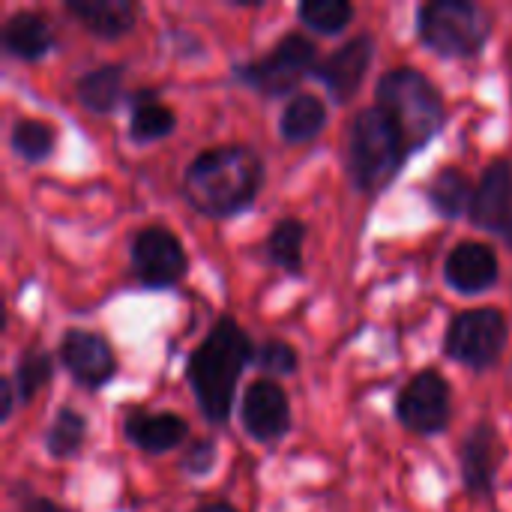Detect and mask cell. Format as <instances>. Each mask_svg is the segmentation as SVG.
<instances>
[{
	"label": "cell",
	"mask_w": 512,
	"mask_h": 512,
	"mask_svg": "<svg viewBox=\"0 0 512 512\" xmlns=\"http://www.w3.org/2000/svg\"><path fill=\"white\" fill-rule=\"evenodd\" d=\"M252 363H255V345L231 315H219L210 324L207 336L189 351L186 381L198 402L201 417L210 426H225L231 420L240 378Z\"/></svg>",
	"instance_id": "6da1fadb"
},
{
	"label": "cell",
	"mask_w": 512,
	"mask_h": 512,
	"mask_svg": "<svg viewBox=\"0 0 512 512\" xmlns=\"http://www.w3.org/2000/svg\"><path fill=\"white\" fill-rule=\"evenodd\" d=\"M264 159L249 144L201 150L183 174L186 204L207 219H231L249 210L264 186Z\"/></svg>",
	"instance_id": "7a4b0ae2"
},
{
	"label": "cell",
	"mask_w": 512,
	"mask_h": 512,
	"mask_svg": "<svg viewBox=\"0 0 512 512\" xmlns=\"http://www.w3.org/2000/svg\"><path fill=\"white\" fill-rule=\"evenodd\" d=\"M408 144L399 132V126L390 120L387 111L378 105L360 108L348 129V177L357 192L378 195L384 192L402 171L408 159Z\"/></svg>",
	"instance_id": "3957f363"
},
{
	"label": "cell",
	"mask_w": 512,
	"mask_h": 512,
	"mask_svg": "<svg viewBox=\"0 0 512 512\" xmlns=\"http://www.w3.org/2000/svg\"><path fill=\"white\" fill-rule=\"evenodd\" d=\"M375 105L399 126L408 153L423 150L447 120V105L438 84L414 66H396L384 72L375 84Z\"/></svg>",
	"instance_id": "277c9868"
},
{
	"label": "cell",
	"mask_w": 512,
	"mask_h": 512,
	"mask_svg": "<svg viewBox=\"0 0 512 512\" xmlns=\"http://www.w3.org/2000/svg\"><path fill=\"white\" fill-rule=\"evenodd\" d=\"M417 36L444 60H471L483 54L492 18L471 0H429L417 9Z\"/></svg>",
	"instance_id": "5b68a950"
},
{
	"label": "cell",
	"mask_w": 512,
	"mask_h": 512,
	"mask_svg": "<svg viewBox=\"0 0 512 512\" xmlns=\"http://www.w3.org/2000/svg\"><path fill=\"white\" fill-rule=\"evenodd\" d=\"M318 45L306 36V33H285L270 54L237 63L234 66V78L240 84H246L249 90L261 93L264 99H282V96H294L297 84L309 75H315L318 69Z\"/></svg>",
	"instance_id": "8992f818"
},
{
	"label": "cell",
	"mask_w": 512,
	"mask_h": 512,
	"mask_svg": "<svg viewBox=\"0 0 512 512\" xmlns=\"http://www.w3.org/2000/svg\"><path fill=\"white\" fill-rule=\"evenodd\" d=\"M510 342V321L498 306L456 312L444 330V354L474 372L495 369Z\"/></svg>",
	"instance_id": "52a82bcc"
},
{
	"label": "cell",
	"mask_w": 512,
	"mask_h": 512,
	"mask_svg": "<svg viewBox=\"0 0 512 512\" xmlns=\"http://www.w3.org/2000/svg\"><path fill=\"white\" fill-rule=\"evenodd\" d=\"M396 420L417 438H438L453 423V387L438 369H420L396 396Z\"/></svg>",
	"instance_id": "ba28073f"
},
{
	"label": "cell",
	"mask_w": 512,
	"mask_h": 512,
	"mask_svg": "<svg viewBox=\"0 0 512 512\" xmlns=\"http://www.w3.org/2000/svg\"><path fill=\"white\" fill-rule=\"evenodd\" d=\"M132 276L147 291H165L186 279L189 255L180 237L165 225H144L129 243Z\"/></svg>",
	"instance_id": "9c48e42d"
},
{
	"label": "cell",
	"mask_w": 512,
	"mask_h": 512,
	"mask_svg": "<svg viewBox=\"0 0 512 512\" xmlns=\"http://www.w3.org/2000/svg\"><path fill=\"white\" fill-rule=\"evenodd\" d=\"M57 360L69 372V378L84 390H102L120 369L111 342L102 333L84 327L63 330L57 345Z\"/></svg>",
	"instance_id": "30bf717a"
},
{
	"label": "cell",
	"mask_w": 512,
	"mask_h": 512,
	"mask_svg": "<svg viewBox=\"0 0 512 512\" xmlns=\"http://www.w3.org/2000/svg\"><path fill=\"white\" fill-rule=\"evenodd\" d=\"M240 426L255 444H279L291 432V399L273 378H255L240 393Z\"/></svg>",
	"instance_id": "8fae6325"
},
{
	"label": "cell",
	"mask_w": 512,
	"mask_h": 512,
	"mask_svg": "<svg viewBox=\"0 0 512 512\" xmlns=\"http://www.w3.org/2000/svg\"><path fill=\"white\" fill-rule=\"evenodd\" d=\"M468 219L474 228L501 237L512 249V162L510 159H492L477 186L474 201L468 210Z\"/></svg>",
	"instance_id": "7c38bea8"
},
{
	"label": "cell",
	"mask_w": 512,
	"mask_h": 512,
	"mask_svg": "<svg viewBox=\"0 0 512 512\" xmlns=\"http://www.w3.org/2000/svg\"><path fill=\"white\" fill-rule=\"evenodd\" d=\"M372 60H375V36L360 33V36L342 42L333 54H327L318 63L315 78L327 87V93L339 105H348L360 93V87L372 69Z\"/></svg>",
	"instance_id": "4fadbf2b"
},
{
	"label": "cell",
	"mask_w": 512,
	"mask_h": 512,
	"mask_svg": "<svg viewBox=\"0 0 512 512\" xmlns=\"http://www.w3.org/2000/svg\"><path fill=\"white\" fill-rule=\"evenodd\" d=\"M507 447L492 423H474L471 432L465 435L459 447V471H462V486L468 495L486 498L495 492L498 471L504 465Z\"/></svg>",
	"instance_id": "5bb4252c"
},
{
	"label": "cell",
	"mask_w": 512,
	"mask_h": 512,
	"mask_svg": "<svg viewBox=\"0 0 512 512\" xmlns=\"http://www.w3.org/2000/svg\"><path fill=\"white\" fill-rule=\"evenodd\" d=\"M444 279L459 294H486L501 279L498 252L483 240H465L450 249L444 261Z\"/></svg>",
	"instance_id": "9a60e30c"
},
{
	"label": "cell",
	"mask_w": 512,
	"mask_h": 512,
	"mask_svg": "<svg viewBox=\"0 0 512 512\" xmlns=\"http://www.w3.org/2000/svg\"><path fill=\"white\" fill-rule=\"evenodd\" d=\"M123 435L144 456H162V453L177 450L189 438V423L180 414L147 411L135 405V408H126L123 414Z\"/></svg>",
	"instance_id": "2e32d148"
},
{
	"label": "cell",
	"mask_w": 512,
	"mask_h": 512,
	"mask_svg": "<svg viewBox=\"0 0 512 512\" xmlns=\"http://www.w3.org/2000/svg\"><path fill=\"white\" fill-rule=\"evenodd\" d=\"M66 12L96 39H120L126 36L141 9L132 0H66Z\"/></svg>",
	"instance_id": "e0dca14e"
},
{
	"label": "cell",
	"mask_w": 512,
	"mask_h": 512,
	"mask_svg": "<svg viewBox=\"0 0 512 512\" xmlns=\"http://www.w3.org/2000/svg\"><path fill=\"white\" fill-rule=\"evenodd\" d=\"M3 51L15 60H42L54 48V24L33 9H18L3 21L0 30Z\"/></svg>",
	"instance_id": "ac0fdd59"
},
{
	"label": "cell",
	"mask_w": 512,
	"mask_h": 512,
	"mask_svg": "<svg viewBox=\"0 0 512 512\" xmlns=\"http://www.w3.org/2000/svg\"><path fill=\"white\" fill-rule=\"evenodd\" d=\"M123 63H99L72 81V96L90 114H111L123 102Z\"/></svg>",
	"instance_id": "d6986e66"
},
{
	"label": "cell",
	"mask_w": 512,
	"mask_h": 512,
	"mask_svg": "<svg viewBox=\"0 0 512 512\" xmlns=\"http://www.w3.org/2000/svg\"><path fill=\"white\" fill-rule=\"evenodd\" d=\"M327 126V102L309 90L294 93L279 117V135L285 144H312Z\"/></svg>",
	"instance_id": "ffe728a7"
},
{
	"label": "cell",
	"mask_w": 512,
	"mask_h": 512,
	"mask_svg": "<svg viewBox=\"0 0 512 512\" xmlns=\"http://www.w3.org/2000/svg\"><path fill=\"white\" fill-rule=\"evenodd\" d=\"M132 114H129V138L135 144H153L174 132L177 114L165 102H159L156 90H135L132 93Z\"/></svg>",
	"instance_id": "44dd1931"
},
{
	"label": "cell",
	"mask_w": 512,
	"mask_h": 512,
	"mask_svg": "<svg viewBox=\"0 0 512 512\" xmlns=\"http://www.w3.org/2000/svg\"><path fill=\"white\" fill-rule=\"evenodd\" d=\"M426 198L432 204V210L453 222L459 216H465L471 210V201H474V183L471 177L459 168V165H444L438 168V174L432 177L429 189H426Z\"/></svg>",
	"instance_id": "7402d4cb"
},
{
	"label": "cell",
	"mask_w": 512,
	"mask_h": 512,
	"mask_svg": "<svg viewBox=\"0 0 512 512\" xmlns=\"http://www.w3.org/2000/svg\"><path fill=\"white\" fill-rule=\"evenodd\" d=\"M306 222L297 219V216H282L267 240H264V255L273 267L285 270L288 276H303L306 267H303V243H306Z\"/></svg>",
	"instance_id": "603a6c76"
},
{
	"label": "cell",
	"mask_w": 512,
	"mask_h": 512,
	"mask_svg": "<svg viewBox=\"0 0 512 512\" xmlns=\"http://www.w3.org/2000/svg\"><path fill=\"white\" fill-rule=\"evenodd\" d=\"M87 444V417L72 405H60L45 429V453L54 462L78 459Z\"/></svg>",
	"instance_id": "cb8c5ba5"
},
{
	"label": "cell",
	"mask_w": 512,
	"mask_h": 512,
	"mask_svg": "<svg viewBox=\"0 0 512 512\" xmlns=\"http://www.w3.org/2000/svg\"><path fill=\"white\" fill-rule=\"evenodd\" d=\"M9 147L27 165H39L54 156L57 129L42 117H18L9 129Z\"/></svg>",
	"instance_id": "d4e9b609"
},
{
	"label": "cell",
	"mask_w": 512,
	"mask_h": 512,
	"mask_svg": "<svg viewBox=\"0 0 512 512\" xmlns=\"http://www.w3.org/2000/svg\"><path fill=\"white\" fill-rule=\"evenodd\" d=\"M18 393V405H30L54 378V357L45 348H27L15 360V372L9 375Z\"/></svg>",
	"instance_id": "484cf974"
},
{
	"label": "cell",
	"mask_w": 512,
	"mask_h": 512,
	"mask_svg": "<svg viewBox=\"0 0 512 512\" xmlns=\"http://www.w3.org/2000/svg\"><path fill=\"white\" fill-rule=\"evenodd\" d=\"M357 9L348 0H303L297 6V18L321 36H336L354 21Z\"/></svg>",
	"instance_id": "4316f807"
},
{
	"label": "cell",
	"mask_w": 512,
	"mask_h": 512,
	"mask_svg": "<svg viewBox=\"0 0 512 512\" xmlns=\"http://www.w3.org/2000/svg\"><path fill=\"white\" fill-rule=\"evenodd\" d=\"M261 378H288L297 375L300 369V354L291 342L285 339H264L261 345H255V363H252Z\"/></svg>",
	"instance_id": "83f0119b"
},
{
	"label": "cell",
	"mask_w": 512,
	"mask_h": 512,
	"mask_svg": "<svg viewBox=\"0 0 512 512\" xmlns=\"http://www.w3.org/2000/svg\"><path fill=\"white\" fill-rule=\"evenodd\" d=\"M216 456H219V447L213 438H192V444L186 447L180 459V468L189 477H207L216 468Z\"/></svg>",
	"instance_id": "f1b7e54d"
},
{
	"label": "cell",
	"mask_w": 512,
	"mask_h": 512,
	"mask_svg": "<svg viewBox=\"0 0 512 512\" xmlns=\"http://www.w3.org/2000/svg\"><path fill=\"white\" fill-rule=\"evenodd\" d=\"M0 393H3V399H0V420H3V423H9L12 411L18 408V393H15V384H12V378H9V375H6V378H0Z\"/></svg>",
	"instance_id": "f546056e"
},
{
	"label": "cell",
	"mask_w": 512,
	"mask_h": 512,
	"mask_svg": "<svg viewBox=\"0 0 512 512\" xmlns=\"http://www.w3.org/2000/svg\"><path fill=\"white\" fill-rule=\"evenodd\" d=\"M18 512H66L57 501H51V498H27V501H21V507Z\"/></svg>",
	"instance_id": "4dcf8cb0"
},
{
	"label": "cell",
	"mask_w": 512,
	"mask_h": 512,
	"mask_svg": "<svg viewBox=\"0 0 512 512\" xmlns=\"http://www.w3.org/2000/svg\"><path fill=\"white\" fill-rule=\"evenodd\" d=\"M192 512H240V510H234L228 501H207V504H201V507H195Z\"/></svg>",
	"instance_id": "1f68e13d"
}]
</instances>
